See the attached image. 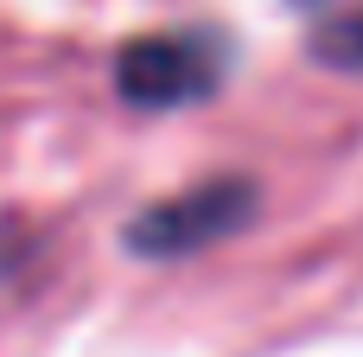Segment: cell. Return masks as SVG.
Wrapping results in <instances>:
<instances>
[{
    "instance_id": "cell-2",
    "label": "cell",
    "mask_w": 363,
    "mask_h": 357,
    "mask_svg": "<svg viewBox=\"0 0 363 357\" xmlns=\"http://www.w3.org/2000/svg\"><path fill=\"white\" fill-rule=\"evenodd\" d=\"M255 211H262L255 179L217 172V179H198V185H185V192H172V198L134 211V217L121 224V243H128V256H140V262H185V256H204V249L242 236V230L255 224Z\"/></svg>"
},
{
    "instance_id": "cell-1",
    "label": "cell",
    "mask_w": 363,
    "mask_h": 357,
    "mask_svg": "<svg viewBox=\"0 0 363 357\" xmlns=\"http://www.w3.org/2000/svg\"><path fill=\"white\" fill-rule=\"evenodd\" d=\"M236 70V38L223 26H160L115 51V96L128 109H198Z\"/></svg>"
},
{
    "instance_id": "cell-3",
    "label": "cell",
    "mask_w": 363,
    "mask_h": 357,
    "mask_svg": "<svg viewBox=\"0 0 363 357\" xmlns=\"http://www.w3.org/2000/svg\"><path fill=\"white\" fill-rule=\"evenodd\" d=\"M306 51H313V64H325V70H363V6L325 13V19L313 26Z\"/></svg>"
}]
</instances>
